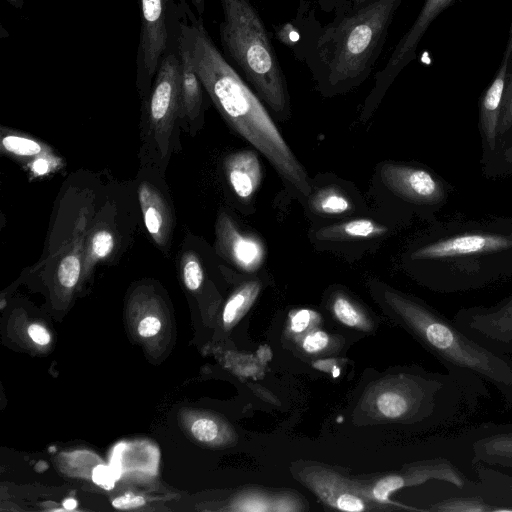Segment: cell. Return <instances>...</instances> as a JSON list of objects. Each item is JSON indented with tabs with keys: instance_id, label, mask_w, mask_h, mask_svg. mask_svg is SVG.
<instances>
[{
	"instance_id": "obj_35",
	"label": "cell",
	"mask_w": 512,
	"mask_h": 512,
	"mask_svg": "<svg viewBox=\"0 0 512 512\" xmlns=\"http://www.w3.org/2000/svg\"><path fill=\"white\" fill-rule=\"evenodd\" d=\"M145 503L146 500L142 496L131 493L119 496L112 501L113 507L121 510L138 508L143 506Z\"/></svg>"
},
{
	"instance_id": "obj_14",
	"label": "cell",
	"mask_w": 512,
	"mask_h": 512,
	"mask_svg": "<svg viewBox=\"0 0 512 512\" xmlns=\"http://www.w3.org/2000/svg\"><path fill=\"white\" fill-rule=\"evenodd\" d=\"M224 170L231 189L241 199L252 197L261 183V162L252 150H241L227 156Z\"/></svg>"
},
{
	"instance_id": "obj_1",
	"label": "cell",
	"mask_w": 512,
	"mask_h": 512,
	"mask_svg": "<svg viewBox=\"0 0 512 512\" xmlns=\"http://www.w3.org/2000/svg\"><path fill=\"white\" fill-rule=\"evenodd\" d=\"M178 43L187 52L205 92L227 123L259 150L285 180L306 195L309 181L305 169L260 99L217 48L202 17H196L186 1L181 5Z\"/></svg>"
},
{
	"instance_id": "obj_40",
	"label": "cell",
	"mask_w": 512,
	"mask_h": 512,
	"mask_svg": "<svg viewBox=\"0 0 512 512\" xmlns=\"http://www.w3.org/2000/svg\"><path fill=\"white\" fill-rule=\"evenodd\" d=\"M5 1H7L10 5H12L13 7H15L17 9H22L24 6V0H5Z\"/></svg>"
},
{
	"instance_id": "obj_41",
	"label": "cell",
	"mask_w": 512,
	"mask_h": 512,
	"mask_svg": "<svg viewBox=\"0 0 512 512\" xmlns=\"http://www.w3.org/2000/svg\"><path fill=\"white\" fill-rule=\"evenodd\" d=\"M63 506L66 508V509H73L76 507V501L74 499H67L64 503H63Z\"/></svg>"
},
{
	"instance_id": "obj_17",
	"label": "cell",
	"mask_w": 512,
	"mask_h": 512,
	"mask_svg": "<svg viewBox=\"0 0 512 512\" xmlns=\"http://www.w3.org/2000/svg\"><path fill=\"white\" fill-rule=\"evenodd\" d=\"M388 228L372 219L358 218L325 226L315 233V239L324 242H337L370 239L383 236Z\"/></svg>"
},
{
	"instance_id": "obj_2",
	"label": "cell",
	"mask_w": 512,
	"mask_h": 512,
	"mask_svg": "<svg viewBox=\"0 0 512 512\" xmlns=\"http://www.w3.org/2000/svg\"><path fill=\"white\" fill-rule=\"evenodd\" d=\"M402 0H371L334 13L322 24L309 0L299 4L305 37L294 58L309 69L318 90L331 96L359 86L371 74Z\"/></svg>"
},
{
	"instance_id": "obj_39",
	"label": "cell",
	"mask_w": 512,
	"mask_h": 512,
	"mask_svg": "<svg viewBox=\"0 0 512 512\" xmlns=\"http://www.w3.org/2000/svg\"><path fill=\"white\" fill-rule=\"evenodd\" d=\"M191 2L198 16L202 17L205 11V0H191Z\"/></svg>"
},
{
	"instance_id": "obj_18",
	"label": "cell",
	"mask_w": 512,
	"mask_h": 512,
	"mask_svg": "<svg viewBox=\"0 0 512 512\" xmlns=\"http://www.w3.org/2000/svg\"><path fill=\"white\" fill-rule=\"evenodd\" d=\"M472 325L491 338L512 341V295L496 308L473 314Z\"/></svg>"
},
{
	"instance_id": "obj_27",
	"label": "cell",
	"mask_w": 512,
	"mask_h": 512,
	"mask_svg": "<svg viewBox=\"0 0 512 512\" xmlns=\"http://www.w3.org/2000/svg\"><path fill=\"white\" fill-rule=\"evenodd\" d=\"M512 133V56L509 60L498 125V144ZM497 144V145H498Z\"/></svg>"
},
{
	"instance_id": "obj_34",
	"label": "cell",
	"mask_w": 512,
	"mask_h": 512,
	"mask_svg": "<svg viewBox=\"0 0 512 512\" xmlns=\"http://www.w3.org/2000/svg\"><path fill=\"white\" fill-rule=\"evenodd\" d=\"M161 329V321L153 315L145 316L138 324L137 331L141 337L155 336Z\"/></svg>"
},
{
	"instance_id": "obj_36",
	"label": "cell",
	"mask_w": 512,
	"mask_h": 512,
	"mask_svg": "<svg viewBox=\"0 0 512 512\" xmlns=\"http://www.w3.org/2000/svg\"><path fill=\"white\" fill-rule=\"evenodd\" d=\"M441 510L444 511H482L484 508L472 500H454L444 504Z\"/></svg>"
},
{
	"instance_id": "obj_16",
	"label": "cell",
	"mask_w": 512,
	"mask_h": 512,
	"mask_svg": "<svg viewBox=\"0 0 512 512\" xmlns=\"http://www.w3.org/2000/svg\"><path fill=\"white\" fill-rule=\"evenodd\" d=\"M86 219L80 217L76 223L70 244L58 252L55 268V283L65 292H71L81 279L86 241Z\"/></svg>"
},
{
	"instance_id": "obj_29",
	"label": "cell",
	"mask_w": 512,
	"mask_h": 512,
	"mask_svg": "<svg viewBox=\"0 0 512 512\" xmlns=\"http://www.w3.org/2000/svg\"><path fill=\"white\" fill-rule=\"evenodd\" d=\"M481 447L488 456L512 459V434L491 437Z\"/></svg>"
},
{
	"instance_id": "obj_13",
	"label": "cell",
	"mask_w": 512,
	"mask_h": 512,
	"mask_svg": "<svg viewBox=\"0 0 512 512\" xmlns=\"http://www.w3.org/2000/svg\"><path fill=\"white\" fill-rule=\"evenodd\" d=\"M138 199L148 234L159 247L166 246L172 230V215L164 197L153 185L142 182Z\"/></svg>"
},
{
	"instance_id": "obj_12",
	"label": "cell",
	"mask_w": 512,
	"mask_h": 512,
	"mask_svg": "<svg viewBox=\"0 0 512 512\" xmlns=\"http://www.w3.org/2000/svg\"><path fill=\"white\" fill-rule=\"evenodd\" d=\"M512 52L505 50L493 81L484 91L479 102V130L482 139V158H488L498 144V125L509 60Z\"/></svg>"
},
{
	"instance_id": "obj_30",
	"label": "cell",
	"mask_w": 512,
	"mask_h": 512,
	"mask_svg": "<svg viewBox=\"0 0 512 512\" xmlns=\"http://www.w3.org/2000/svg\"><path fill=\"white\" fill-rule=\"evenodd\" d=\"M191 433L201 442H213L219 436V426L213 419L201 417L192 423Z\"/></svg>"
},
{
	"instance_id": "obj_28",
	"label": "cell",
	"mask_w": 512,
	"mask_h": 512,
	"mask_svg": "<svg viewBox=\"0 0 512 512\" xmlns=\"http://www.w3.org/2000/svg\"><path fill=\"white\" fill-rule=\"evenodd\" d=\"M63 159L53 152L44 153L24 163L25 169L31 178L48 176L62 168Z\"/></svg>"
},
{
	"instance_id": "obj_25",
	"label": "cell",
	"mask_w": 512,
	"mask_h": 512,
	"mask_svg": "<svg viewBox=\"0 0 512 512\" xmlns=\"http://www.w3.org/2000/svg\"><path fill=\"white\" fill-rule=\"evenodd\" d=\"M412 401L400 389H384L375 398L376 410L385 418L396 419L408 413Z\"/></svg>"
},
{
	"instance_id": "obj_3",
	"label": "cell",
	"mask_w": 512,
	"mask_h": 512,
	"mask_svg": "<svg viewBox=\"0 0 512 512\" xmlns=\"http://www.w3.org/2000/svg\"><path fill=\"white\" fill-rule=\"evenodd\" d=\"M429 265L444 286H471L512 275V220H454L409 254Z\"/></svg>"
},
{
	"instance_id": "obj_10",
	"label": "cell",
	"mask_w": 512,
	"mask_h": 512,
	"mask_svg": "<svg viewBox=\"0 0 512 512\" xmlns=\"http://www.w3.org/2000/svg\"><path fill=\"white\" fill-rule=\"evenodd\" d=\"M215 234V248L221 257L248 273L260 268L265 258L262 241L241 231L227 213H219Z\"/></svg>"
},
{
	"instance_id": "obj_19",
	"label": "cell",
	"mask_w": 512,
	"mask_h": 512,
	"mask_svg": "<svg viewBox=\"0 0 512 512\" xmlns=\"http://www.w3.org/2000/svg\"><path fill=\"white\" fill-rule=\"evenodd\" d=\"M116 239L107 226L95 227L86 235L81 278H87L95 265L104 261L115 248Z\"/></svg>"
},
{
	"instance_id": "obj_11",
	"label": "cell",
	"mask_w": 512,
	"mask_h": 512,
	"mask_svg": "<svg viewBox=\"0 0 512 512\" xmlns=\"http://www.w3.org/2000/svg\"><path fill=\"white\" fill-rule=\"evenodd\" d=\"M301 478L323 502L333 508L352 512L371 508L369 504L372 500L366 496L362 486L348 481L333 471L309 467L301 472Z\"/></svg>"
},
{
	"instance_id": "obj_7",
	"label": "cell",
	"mask_w": 512,
	"mask_h": 512,
	"mask_svg": "<svg viewBox=\"0 0 512 512\" xmlns=\"http://www.w3.org/2000/svg\"><path fill=\"white\" fill-rule=\"evenodd\" d=\"M183 0H137L140 35L136 55V87L142 99L149 94L160 61L174 42Z\"/></svg>"
},
{
	"instance_id": "obj_38",
	"label": "cell",
	"mask_w": 512,
	"mask_h": 512,
	"mask_svg": "<svg viewBox=\"0 0 512 512\" xmlns=\"http://www.w3.org/2000/svg\"><path fill=\"white\" fill-rule=\"evenodd\" d=\"M109 471L106 467L99 466L97 469H95V473L93 475V478L98 483H106L109 480Z\"/></svg>"
},
{
	"instance_id": "obj_5",
	"label": "cell",
	"mask_w": 512,
	"mask_h": 512,
	"mask_svg": "<svg viewBox=\"0 0 512 512\" xmlns=\"http://www.w3.org/2000/svg\"><path fill=\"white\" fill-rule=\"evenodd\" d=\"M385 299L413 334L442 360L493 382L512 384V367L467 338L448 320L399 293L386 291Z\"/></svg>"
},
{
	"instance_id": "obj_33",
	"label": "cell",
	"mask_w": 512,
	"mask_h": 512,
	"mask_svg": "<svg viewBox=\"0 0 512 512\" xmlns=\"http://www.w3.org/2000/svg\"><path fill=\"white\" fill-rule=\"evenodd\" d=\"M370 1L371 0H318V3L322 10L338 13L365 5Z\"/></svg>"
},
{
	"instance_id": "obj_31",
	"label": "cell",
	"mask_w": 512,
	"mask_h": 512,
	"mask_svg": "<svg viewBox=\"0 0 512 512\" xmlns=\"http://www.w3.org/2000/svg\"><path fill=\"white\" fill-rule=\"evenodd\" d=\"M318 314L309 309H299L290 314V330L294 334H301L309 329L318 320Z\"/></svg>"
},
{
	"instance_id": "obj_23",
	"label": "cell",
	"mask_w": 512,
	"mask_h": 512,
	"mask_svg": "<svg viewBox=\"0 0 512 512\" xmlns=\"http://www.w3.org/2000/svg\"><path fill=\"white\" fill-rule=\"evenodd\" d=\"M331 310L338 321L348 327L360 330L371 329V322L366 314L343 293H337L333 296Z\"/></svg>"
},
{
	"instance_id": "obj_15",
	"label": "cell",
	"mask_w": 512,
	"mask_h": 512,
	"mask_svg": "<svg viewBox=\"0 0 512 512\" xmlns=\"http://www.w3.org/2000/svg\"><path fill=\"white\" fill-rule=\"evenodd\" d=\"M178 41V38H177ZM181 58V115L182 123L191 131L199 128L203 121L204 88L187 52L179 45Z\"/></svg>"
},
{
	"instance_id": "obj_32",
	"label": "cell",
	"mask_w": 512,
	"mask_h": 512,
	"mask_svg": "<svg viewBox=\"0 0 512 512\" xmlns=\"http://www.w3.org/2000/svg\"><path fill=\"white\" fill-rule=\"evenodd\" d=\"M329 345V336L321 330H312L301 340V347L307 353H319Z\"/></svg>"
},
{
	"instance_id": "obj_37",
	"label": "cell",
	"mask_w": 512,
	"mask_h": 512,
	"mask_svg": "<svg viewBox=\"0 0 512 512\" xmlns=\"http://www.w3.org/2000/svg\"><path fill=\"white\" fill-rule=\"evenodd\" d=\"M27 332L31 340L38 345L44 346L49 344L50 342L51 337L49 332L39 324H31L28 327Z\"/></svg>"
},
{
	"instance_id": "obj_8",
	"label": "cell",
	"mask_w": 512,
	"mask_h": 512,
	"mask_svg": "<svg viewBox=\"0 0 512 512\" xmlns=\"http://www.w3.org/2000/svg\"><path fill=\"white\" fill-rule=\"evenodd\" d=\"M380 177L390 191L412 204L439 209L448 198L447 184L422 167L388 162Z\"/></svg>"
},
{
	"instance_id": "obj_6",
	"label": "cell",
	"mask_w": 512,
	"mask_h": 512,
	"mask_svg": "<svg viewBox=\"0 0 512 512\" xmlns=\"http://www.w3.org/2000/svg\"><path fill=\"white\" fill-rule=\"evenodd\" d=\"M177 38L178 33L161 59L151 90L143 102L149 139L161 158L170 155L177 128L182 124L181 58Z\"/></svg>"
},
{
	"instance_id": "obj_4",
	"label": "cell",
	"mask_w": 512,
	"mask_h": 512,
	"mask_svg": "<svg viewBox=\"0 0 512 512\" xmlns=\"http://www.w3.org/2000/svg\"><path fill=\"white\" fill-rule=\"evenodd\" d=\"M220 4L223 55L269 108L286 118L290 113L287 81L261 15L250 0H220Z\"/></svg>"
},
{
	"instance_id": "obj_26",
	"label": "cell",
	"mask_w": 512,
	"mask_h": 512,
	"mask_svg": "<svg viewBox=\"0 0 512 512\" xmlns=\"http://www.w3.org/2000/svg\"><path fill=\"white\" fill-rule=\"evenodd\" d=\"M180 273L185 287L197 291L203 284L204 270L200 258L194 251H186L180 258Z\"/></svg>"
},
{
	"instance_id": "obj_22",
	"label": "cell",
	"mask_w": 512,
	"mask_h": 512,
	"mask_svg": "<svg viewBox=\"0 0 512 512\" xmlns=\"http://www.w3.org/2000/svg\"><path fill=\"white\" fill-rule=\"evenodd\" d=\"M261 289V283L257 280L243 283L227 300L222 321L229 327L235 324L252 306Z\"/></svg>"
},
{
	"instance_id": "obj_20",
	"label": "cell",
	"mask_w": 512,
	"mask_h": 512,
	"mask_svg": "<svg viewBox=\"0 0 512 512\" xmlns=\"http://www.w3.org/2000/svg\"><path fill=\"white\" fill-rule=\"evenodd\" d=\"M0 149L3 154L23 162V164L36 156L53 152V149L42 141L4 128L1 130Z\"/></svg>"
},
{
	"instance_id": "obj_21",
	"label": "cell",
	"mask_w": 512,
	"mask_h": 512,
	"mask_svg": "<svg viewBox=\"0 0 512 512\" xmlns=\"http://www.w3.org/2000/svg\"><path fill=\"white\" fill-rule=\"evenodd\" d=\"M310 208L314 213L326 216H341L353 210L350 198L338 187H324L310 198Z\"/></svg>"
},
{
	"instance_id": "obj_9",
	"label": "cell",
	"mask_w": 512,
	"mask_h": 512,
	"mask_svg": "<svg viewBox=\"0 0 512 512\" xmlns=\"http://www.w3.org/2000/svg\"><path fill=\"white\" fill-rule=\"evenodd\" d=\"M453 1L455 0H425L415 21L400 38L384 67L376 74L373 98H380L398 74L415 59L416 50L424 34L437 16Z\"/></svg>"
},
{
	"instance_id": "obj_24",
	"label": "cell",
	"mask_w": 512,
	"mask_h": 512,
	"mask_svg": "<svg viewBox=\"0 0 512 512\" xmlns=\"http://www.w3.org/2000/svg\"><path fill=\"white\" fill-rule=\"evenodd\" d=\"M482 172L487 178H500L512 175V133L501 141L495 151L480 161Z\"/></svg>"
}]
</instances>
